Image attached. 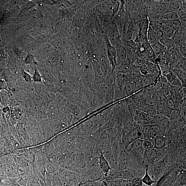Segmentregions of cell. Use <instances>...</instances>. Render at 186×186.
<instances>
[{"label":"cell","instance_id":"5","mask_svg":"<svg viewBox=\"0 0 186 186\" xmlns=\"http://www.w3.org/2000/svg\"><path fill=\"white\" fill-rule=\"evenodd\" d=\"M167 145L166 135L165 136L157 135L154 138V149L161 150L165 148Z\"/></svg>","mask_w":186,"mask_h":186},{"label":"cell","instance_id":"21","mask_svg":"<svg viewBox=\"0 0 186 186\" xmlns=\"http://www.w3.org/2000/svg\"><path fill=\"white\" fill-rule=\"evenodd\" d=\"M35 41L38 43L42 44L46 43L49 40V37L46 34H42L39 33V34H37L36 35L33 36Z\"/></svg>","mask_w":186,"mask_h":186},{"label":"cell","instance_id":"14","mask_svg":"<svg viewBox=\"0 0 186 186\" xmlns=\"http://www.w3.org/2000/svg\"><path fill=\"white\" fill-rule=\"evenodd\" d=\"M175 183L179 186L186 185V172L185 170L179 171L176 177Z\"/></svg>","mask_w":186,"mask_h":186},{"label":"cell","instance_id":"34","mask_svg":"<svg viewBox=\"0 0 186 186\" xmlns=\"http://www.w3.org/2000/svg\"><path fill=\"white\" fill-rule=\"evenodd\" d=\"M182 27L186 28V16L179 18Z\"/></svg>","mask_w":186,"mask_h":186},{"label":"cell","instance_id":"31","mask_svg":"<svg viewBox=\"0 0 186 186\" xmlns=\"http://www.w3.org/2000/svg\"><path fill=\"white\" fill-rule=\"evenodd\" d=\"M33 80L35 82L42 83V77L38 69L35 68L33 76Z\"/></svg>","mask_w":186,"mask_h":186},{"label":"cell","instance_id":"7","mask_svg":"<svg viewBox=\"0 0 186 186\" xmlns=\"http://www.w3.org/2000/svg\"><path fill=\"white\" fill-rule=\"evenodd\" d=\"M150 46L157 58L164 53L167 50V48L161 43L159 41Z\"/></svg>","mask_w":186,"mask_h":186},{"label":"cell","instance_id":"6","mask_svg":"<svg viewBox=\"0 0 186 186\" xmlns=\"http://www.w3.org/2000/svg\"><path fill=\"white\" fill-rule=\"evenodd\" d=\"M44 44L38 43L37 42L34 41L31 43L23 48L24 51L28 53H33L34 54L37 52L40 49Z\"/></svg>","mask_w":186,"mask_h":186},{"label":"cell","instance_id":"30","mask_svg":"<svg viewBox=\"0 0 186 186\" xmlns=\"http://www.w3.org/2000/svg\"><path fill=\"white\" fill-rule=\"evenodd\" d=\"M36 6L35 2L30 1L22 5L21 7L22 10H27L32 9Z\"/></svg>","mask_w":186,"mask_h":186},{"label":"cell","instance_id":"8","mask_svg":"<svg viewBox=\"0 0 186 186\" xmlns=\"http://www.w3.org/2000/svg\"><path fill=\"white\" fill-rule=\"evenodd\" d=\"M99 163L101 169L104 173L107 174V176L112 169L110 166L109 162L104 157L103 153H101L99 158Z\"/></svg>","mask_w":186,"mask_h":186},{"label":"cell","instance_id":"19","mask_svg":"<svg viewBox=\"0 0 186 186\" xmlns=\"http://www.w3.org/2000/svg\"><path fill=\"white\" fill-rule=\"evenodd\" d=\"M180 114L181 113L179 110L170 109L165 117L172 122L176 119L179 116Z\"/></svg>","mask_w":186,"mask_h":186},{"label":"cell","instance_id":"9","mask_svg":"<svg viewBox=\"0 0 186 186\" xmlns=\"http://www.w3.org/2000/svg\"><path fill=\"white\" fill-rule=\"evenodd\" d=\"M116 50L117 64L122 63L127 59L126 50L123 45L116 49Z\"/></svg>","mask_w":186,"mask_h":186},{"label":"cell","instance_id":"32","mask_svg":"<svg viewBox=\"0 0 186 186\" xmlns=\"http://www.w3.org/2000/svg\"><path fill=\"white\" fill-rule=\"evenodd\" d=\"M22 75L25 79L28 82H31L33 78L29 73L25 71H23L22 72Z\"/></svg>","mask_w":186,"mask_h":186},{"label":"cell","instance_id":"1","mask_svg":"<svg viewBox=\"0 0 186 186\" xmlns=\"http://www.w3.org/2000/svg\"><path fill=\"white\" fill-rule=\"evenodd\" d=\"M105 42L107 47V57L111 64L113 69L115 72V68L117 65L116 50L110 44L109 39L107 36H106L105 38Z\"/></svg>","mask_w":186,"mask_h":186},{"label":"cell","instance_id":"17","mask_svg":"<svg viewBox=\"0 0 186 186\" xmlns=\"http://www.w3.org/2000/svg\"><path fill=\"white\" fill-rule=\"evenodd\" d=\"M159 41L167 49H170L177 46L172 39L169 38L164 36L160 39Z\"/></svg>","mask_w":186,"mask_h":186},{"label":"cell","instance_id":"35","mask_svg":"<svg viewBox=\"0 0 186 186\" xmlns=\"http://www.w3.org/2000/svg\"><path fill=\"white\" fill-rule=\"evenodd\" d=\"M186 87H182L181 93H180L181 99L186 98Z\"/></svg>","mask_w":186,"mask_h":186},{"label":"cell","instance_id":"10","mask_svg":"<svg viewBox=\"0 0 186 186\" xmlns=\"http://www.w3.org/2000/svg\"><path fill=\"white\" fill-rule=\"evenodd\" d=\"M154 138L148 137L143 139L142 146L145 150H150L154 149Z\"/></svg>","mask_w":186,"mask_h":186},{"label":"cell","instance_id":"3","mask_svg":"<svg viewBox=\"0 0 186 186\" xmlns=\"http://www.w3.org/2000/svg\"><path fill=\"white\" fill-rule=\"evenodd\" d=\"M186 126V115L180 114L176 119L172 122L167 134Z\"/></svg>","mask_w":186,"mask_h":186},{"label":"cell","instance_id":"24","mask_svg":"<svg viewBox=\"0 0 186 186\" xmlns=\"http://www.w3.org/2000/svg\"><path fill=\"white\" fill-rule=\"evenodd\" d=\"M174 69H176L186 73V57H183L180 59L177 62Z\"/></svg>","mask_w":186,"mask_h":186},{"label":"cell","instance_id":"2","mask_svg":"<svg viewBox=\"0 0 186 186\" xmlns=\"http://www.w3.org/2000/svg\"><path fill=\"white\" fill-rule=\"evenodd\" d=\"M176 46L179 47L186 43V28L181 27L175 32L172 38Z\"/></svg>","mask_w":186,"mask_h":186},{"label":"cell","instance_id":"12","mask_svg":"<svg viewBox=\"0 0 186 186\" xmlns=\"http://www.w3.org/2000/svg\"><path fill=\"white\" fill-rule=\"evenodd\" d=\"M161 22L165 26L170 28L171 29H173L175 31L179 29L182 27L179 18L174 20Z\"/></svg>","mask_w":186,"mask_h":186},{"label":"cell","instance_id":"27","mask_svg":"<svg viewBox=\"0 0 186 186\" xmlns=\"http://www.w3.org/2000/svg\"><path fill=\"white\" fill-rule=\"evenodd\" d=\"M165 76L167 78L169 83L170 84H171L176 79L178 78L176 73L173 70L169 72Z\"/></svg>","mask_w":186,"mask_h":186},{"label":"cell","instance_id":"33","mask_svg":"<svg viewBox=\"0 0 186 186\" xmlns=\"http://www.w3.org/2000/svg\"><path fill=\"white\" fill-rule=\"evenodd\" d=\"M171 85H172L174 86L178 87H182V83L181 81H180L179 79L177 78L172 83Z\"/></svg>","mask_w":186,"mask_h":186},{"label":"cell","instance_id":"28","mask_svg":"<svg viewBox=\"0 0 186 186\" xmlns=\"http://www.w3.org/2000/svg\"><path fill=\"white\" fill-rule=\"evenodd\" d=\"M143 90L148 98H152L155 91L153 84L145 87Z\"/></svg>","mask_w":186,"mask_h":186},{"label":"cell","instance_id":"11","mask_svg":"<svg viewBox=\"0 0 186 186\" xmlns=\"http://www.w3.org/2000/svg\"><path fill=\"white\" fill-rule=\"evenodd\" d=\"M182 4V1H176V0H173L170 1L167 10V12H177L179 10L180 7H181Z\"/></svg>","mask_w":186,"mask_h":186},{"label":"cell","instance_id":"29","mask_svg":"<svg viewBox=\"0 0 186 186\" xmlns=\"http://www.w3.org/2000/svg\"><path fill=\"white\" fill-rule=\"evenodd\" d=\"M128 180L130 186H143L141 179L136 178Z\"/></svg>","mask_w":186,"mask_h":186},{"label":"cell","instance_id":"18","mask_svg":"<svg viewBox=\"0 0 186 186\" xmlns=\"http://www.w3.org/2000/svg\"><path fill=\"white\" fill-rule=\"evenodd\" d=\"M141 80L144 88L155 83V81L153 78L148 75H141Z\"/></svg>","mask_w":186,"mask_h":186},{"label":"cell","instance_id":"23","mask_svg":"<svg viewBox=\"0 0 186 186\" xmlns=\"http://www.w3.org/2000/svg\"><path fill=\"white\" fill-rule=\"evenodd\" d=\"M162 32L163 35L165 37L172 39L175 31L170 28L166 26L163 24Z\"/></svg>","mask_w":186,"mask_h":186},{"label":"cell","instance_id":"26","mask_svg":"<svg viewBox=\"0 0 186 186\" xmlns=\"http://www.w3.org/2000/svg\"><path fill=\"white\" fill-rule=\"evenodd\" d=\"M179 18L186 16V1H182L181 6L177 12Z\"/></svg>","mask_w":186,"mask_h":186},{"label":"cell","instance_id":"4","mask_svg":"<svg viewBox=\"0 0 186 186\" xmlns=\"http://www.w3.org/2000/svg\"><path fill=\"white\" fill-rule=\"evenodd\" d=\"M18 41L19 46L23 48L35 41L33 36L28 33H23L20 36Z\"/></svg>","mask_w":186,"mask_h":186},{"label":"cell","instance_id":"13","mask_svg":"<svg viewBox=\"0 0 186 186\" xmlns=\"http://www.w3.org/2000/svg\"><path fill=\"white\" fill-rule=\"evenodd\" d=\"M143 184L148 186H152L154 184H156L157 181H154L151 178L148 173V165L146 166L145 173L141 178Z\"/></svg>","mask_w":186,"mask_h":186},{"label":"cell","instance_id":"25","mask_svg":"<svg viewBox=\"0 0 186 186\" xmlns=\"http://www.w3.org/2000/svg\"><path fill=\"white\" fill-rule=\"evenodd\" d=\"M24 61L26 64L33 65L37 64L35 55L33 53H28Z\"/></svg>","mask_w":186,"mask_h":186},{"label":"cell","instance_id":"16","mask_svg":"<svg viewBox=\"0 0 186 186\" xmlns=\"http://www.w3.org/2000/svg\"><path fill=\"white\" fill-rule=\"evenodd\" d=\"M179 19L177 12H169L163 14L160 17L161 21H167L174 20Z\"/></svg>","mask_w":186,"mask_h":186},{"label":"cell","instance_id":"22","mask_svg":"<svg viewBox=\"0 0 186 186\" xmlns=\"http://www.w3.org/2000/svg\"><path fill=\"white\" fill-rule=\"evenodd\" d=\"M151 98L158 103L165 101L168 99L167 97L160 91H155Z\"/></svg>","mask_w":186,"mask_h":186},{"label":"cell","instance_id":"20","mask_svg":"<svg viewBox=\"0 0 186 186\" xmlns=\"http://www.w3.org/2000/svg\"><path fill=\"white\" fill-rule=\"evenodd\" d=\"M173 71L176 73L177 78L181 81L182 87H186V73L176 69H174Z\"/></svg>","mask_w":186,"mask_h":186},{"label":"cell","instance_id":"15","mask_svg":"<svg viewBox=\"0 0 186 186\" xmlns=\"http://www.w3.org/2000/svg\"><path fill=\"white\" fill-rule=\"evenodd\" d=\"M181 99L176 100L173 99L169 98L165 101L166 105L169 108L171 109H176L179 110L180 100Z\"/></svg>","mask_w":186,"mask_h":186}]
</instances>
